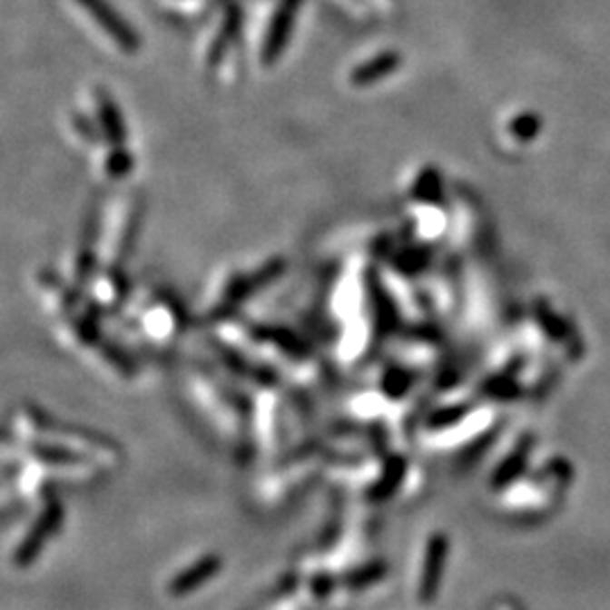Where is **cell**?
Returning <instances> with one entry per match:
<instances>
[{
	"label": "cell",
	"mask_w": 610,
	"mask_h": 610,
	"mask_svg": "<svg viewBox=\"0 0 610 610\" xmlns=\"http://www.w3.org/2000/svg\"><path fill=\"white\" fill-rule=\"evenodd\" d=\"M93 100L95 109H98L102 136L113 147H124V143H127V127H124V118L118 109V102L111 98L104 89H95Z\"/></svg>",
	"instance_id": "2"
},
{
	"label": "cell",
	"mask_w": 610,
	"mask_h": 610,
	"mask_svg": "<svg viewBox=\"0 0 610 610\" xmlns=\"http://www.w3.org/2000/svg\"><path fill=\"white\" fill-rule=\"evenodd\" d=\"M238 30H240V9L235 7V5H231V7L226 9V16L220 32H217V39L212 41L211 45V54H208V64H211V66H215V64L224 57L226 48H229V44L233 41V36L238 34Z\"/></svg>",
	"instance_id": "3"
},
{
	"label": "cell",
	"mask_w": 610,
	"mask_h": 610,
	"mask_svg": "<svg viewBox=\"0 0 610 610\" xmlns=\"http://www.w3.org/2000/svg\"><path fill=\"white\" fill-rule=\"evenodd\" d=\"M133 165V156L129 154L124 147H113V152L109 154V159H106V170H109V174H113V177H123V174H127L129 170H132Z\"/></svg>",
	"instance_id": "4"
},
{
	"label": "cell",
	"mask_w": 610,
	"mask_h": 610,
	"mask_svg": "<svg viewBox=\"0 0 610 610\" xmlns=\"http://www.w3.org/2000/svg\"><path fill=\"white\" fill-rule=\"evenodd\" d=\"M73 124H75L77 132H80L82 136H84L89 143H98L100 141L102 132H98V129L93 127V123H91V120L86 118V115H82V113L73 115Z\"/></svg>",
	"instance_id": "5"
},
{
	"label": "cell",
	"mask_w": 610,
	"mask_h": 610,
	"mask_svg": "<svg viewBox=\"0 0 610 610\" xmlns=\"http://www.w3.org/2000/svg\"><path fill=\"white\" fill-rule=\"evenodd\" d=\"M91 18L93 23H98L106 36L118 45L123 53H136L141 48V34L136 32V27L129 25L123 18V14L109 3V0H75Z\"/></svg>",
	"instance_id": "1"
}]
</instances>
